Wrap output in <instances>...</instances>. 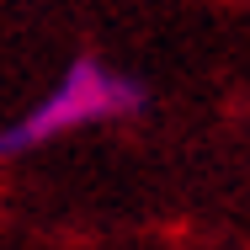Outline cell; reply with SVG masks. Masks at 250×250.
Segmentation results:
<instances>
[{"label": "cell", "instance_id": "obj_1", "mask_svg": "<svg viewBox=\"0 0 250 250\" xmlns=\"http://www.w3.org/2000/svg\"><path fill=\"white\" fill-rule=\"evenodd\" d=\"M139 106H144L139 80L106 69L96 59H75V64L64 69V80H59L16 128H0V154H21V149H32V144H43V139H53V133H69V128L101 123V117H128V112H139Z\"/></svg>", "mask_w": 250, "mask_h": 250}]
</instances>
